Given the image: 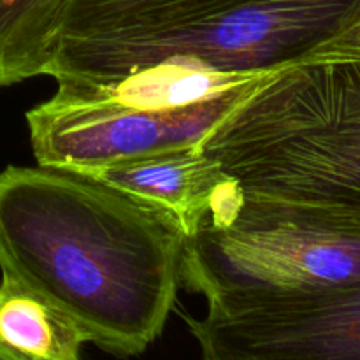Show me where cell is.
<instances>
[{
  "instance_id": "6da1fadb",
  "label": "cell",
  "mask_w": 360,
  "mask_h": 360,
  "mask_svg": "<svg viewBox=\"0 0 360 360\" xmlns=\"http://www.w3.org/2000/svg\"><path fill=\"white\" fill-rule=\"evenodd\" d=\"M183 250L171 224L88 176L42 165L0 172V273L116 357L141 355L162 334Z\"/></svg>"
},
{
  "instance_id": "7a4b0ae2",
  "label": "cell",
  "mask_w": 360,
  "mask_h": 360,
  "mask_svg": "<svg viewBox=\"0 0 360 360\" xmlns=\"http://www.w3.org/2000/svg\"><path fill=\"white\" fill-rule=\"evenodd\" d=\"M200 150L248 199L360 229V62L271 74Z\"/></svg>"
},
{
  "instance_id": "3957f363",
  "label": "cell",
  "mask_w": 360,
  "mask_h": 360,
  "mask_svg": "<svg viewBox=\"0 0 360 360\" xmlns=\"http://www.w3.org/2000/svg\"><path fill=\"white\" fill-rule=\"evenodd\" d=\"M269 74H227L158 63L111 79H58L27 112L37 165L95 169L202 141Z\"/></svg>"
},
{
  "instance_id": "277c9868",
  "label": "cell",
  "mask_w": 360,
  "mask_h": 360,
  "mask_svg": "<svg viewBox=\"0 0 360 360\" xmlns=\"http://www.w3.org/2000/svg\"><path fill=\"white\" fill-rule=\"evenodd\" d=\"M360 14V0H234L210 14L136 35L58 42L46 76L111 79L158 63L269 74L302 63Z\"/></svg>"
},
{
  "instance_id": "5b68a950",
  "label": "cell",
  "mask_w": 360,
  "mask_h": 360,
  "mask_svg": "<svg viewBox=\"0 0 360 360\" xmlns=\"http://www.w3.org/2000/svg\"><path fill=\"white\" fill-rule=\"evenodd\" d=\"M360 280V229L245 197L183 250L181 285L211 302L295 294Z\"/></svg>"
},
{
  "instance_id": "8992f818",
  "label": "cell",
  "mask_w": 360,
  "mask_h": 360,
  "mask_svg": "<svg viewBox=\"0 0 360 360\" xmlns=\"http://www.w3.org/2000/svg\"><path fill=\"white\" fill-rule=\"evenodd\" d=\"M185 320L202 360H360V280L211 302Z\"/></svg>"
},
{
  "instance_id": "52a82bcc",
  "label": "cell",
  "mask_w": 360,
  "mask_h": 360,
  "mask_svg": "<svg viewBox=\"0 0 360 360\" xmlns=\"http://www.w3.org/2000/svg\"><path fill=\"white\" fill-rule=\"evenodd\" d=\"M88 178L125 193L186 239L206 225H224L245 200L238 183L200 146L116 162Z\"/></svg>"
},
{
  "instance_id": "ba28073f",
  "label": "cell",
  "mask_w": 360,
  "mask_h": 360,
  "mask_svg": "<svg viewBox=\"0 0 360 360\" xmlns=\"http://www.w3.org/2000/svg\"><path fill=\"white\" fill-rule=\"evenodd\" d=\"M86 336L69 315L14 278H0V347L25 360H83Z\"/></svg>"
},
{
  "instance_id": "9c48e42d",
  "label": "cell",
  "mask_w": 360,
  "mask_h": 360,
  "mask_svg": "<svg viewBox=\"0 0 360 360\" xmlns=\"http://www.w3.org/2000/svg\"><path fill=\"white\" fill-rule=\"evenodd\" d=\"M232 2L234 0H69L58 42L162 30Z\"/></svg>"
},
{
  "instance_id": "30bf717a",
  "label": "cell",
  "mask_w": 360,
  "mask_h": 360,
  "mask_svg": "<svg viewBox=\"0 0 360 360\" xmlns=\"http://www.w3.org/2000/svg\"><path fill=\"white\" fill-rule=\"evenodd\" d=\"M69 0H0V86L46 76Z\"/></svg>"
},
{
  "instance_id": "8fae6325",
  "label": "cell",
  "mask_w": 360,
  "mask_h": 360,
  "mask_svg": "<svg viewBox=\"0 0 360 360\" xmlns=\"http://www.w3.org/2000/svg\"><path fill=\"white\" fill-rule=\"evenodd\" d=\"M309 62H360V14L320 48H316L302 63Z\"/></svg>"
},
{
  "instance_id": "7c38bea8",
  "label": "cell",
  "mask_w": 360,
  "mask_h": 360,
  "mask_svg": "<svg viewBox=\"0 0 360 360\" xmlns=\"http://www.w3.org/2000/svg\"><path fill=\"white\" fill-rule=\"evenodd\" d=\"M0 360H25L21 357H18V355H14L13 352L6 350V348L0 347Z\"/></svg>"
}]
</instances>
